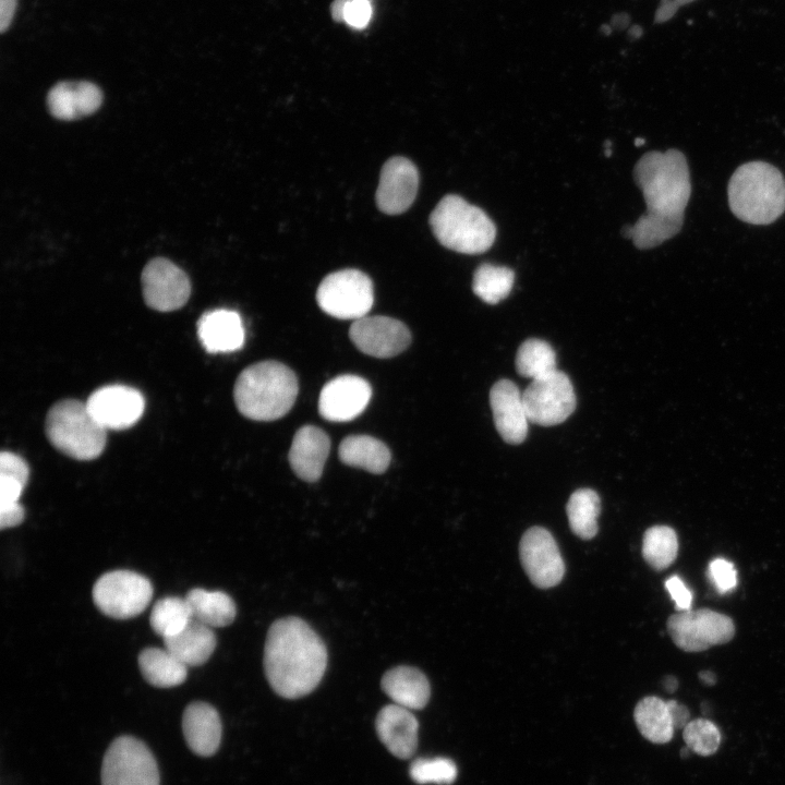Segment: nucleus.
I'll list each match as a JSON object with an SVG mask.
<instances>
[{"label":"nucleus","mask_w":785,"mask_h":785,"mask_svg":"<svg viewBox=\"0 0 785 785\" xmlns=\"http://www.w3.org/2000/svg\"><path fill=\"white\" fill-rule=\"evenodd\" d=\"M327 649L312 627L299 617L277 619L264 648V669L274 691L287 699L312 692L327 667Z\"/></svg>","instance_id":"obj_1"},{"label":"nucleus","mask_w":785,"mask_h":785,"mask_svg":"<svg viewBox=\"0 0 785 785\" xmlns=\"http://www.w3.org/2000/svg\"><path fill=\"white\" fill-rule=\"evenodd\" d=\"M633 179L653 219H681L691 194L685 155L674 148L648 152L636 164Z\"/></svg>","instance_id":"obj_2"},{"label":"nucleus","mask_w":785,"mask_h":785,"mask_svg":"<svg viewBox=\"0 0 785 785\" xmlns=\"http://www.w3.org/2000/svg\"><path fill=\"white\" fill-rule=\"evenodd\" d=\"M294 372L278 361H263L238 376L233 397L241 414L254 421H274L286 415L298 396Z\"/></svg>","instance_id":"obj_3"},{"label":"nucleus","mask_w":785,"mask_h":785,"mask_svg":"<svg viewBox=\"0 0 785 785\" xmlns=\"http://www.w3.org/2000/svg\"><path fill=\"white\" fill-rule=\"evenodd\" d=\"M732 213L751 225H769L785 212V179L764 161H749L732 174L727 186Z\"/></svg>","instance_id":"obj_4"},{"label":"nucleus","mask_w":785,"mask_h":785,"mask_svg":"<svg viewBox=\"0 0 785 785\" xmlns=\"http://www.w3.org/2000/svg\"><path fill=\"white\" fill-rule=\"evenodd\" d=\"M430 226L445 247L463 254L487 251L496 238L492 219L459 195L444 196L430 215Z\"/></svg>","instance_id":"obj_5"},{"label":"nucleus","mask_w":785,"mask_h":785,"mask_svg":"<svg viewBox=\"0 0 785 785\" xmlns=\"http://www.w3.org/2000/svg\"><path fill=\"white\" fill-rule=\"evenodd\" d=\"M45 431L51 445L76 460H93L104 450L106 428L89 412L86 402L64 399L47 413Z\"/></svg>","instance_id":"obj_6"},{"label":"nucleus","mask_w":785,"mask_h":785,"mask_svg":"<svg viewBox=\"0 0 785 785\" xmlns=\"http://www.w3.org/2000/svg\"><path fill=\"white\" fill-rule=\"evenodd\" d=\"M316 301L318 306L333 317L357 321L366 316L373 306V282L359 269L337 270L321 281Z\"/></svg>","instance_id":"obj_7"},{"label":"nucleus","mask_w":785,"mask_h":785,"mask_svg":"<svg viewBox=\"0 0 785 785\" xmlns=\"http://www.w3.org/2000/svg\"><path fill=\"white\" fill-rule=\"evenodd\" d=\"M153 596L150 581L131 570L104 573L93 587V600L98 609L116 619H128L144 612Z\"/></svg>","instance_id":"obj_8"},{"label":"nucleus","mask_w":785,"mask_h":785,"mask_svg":"<svg viewBox=\"0 0 785 785\" xmlns=\"http://www.w3.org/2000/svg\"><path fill=\"white\" fill-rule=\"evenodd\" d=\"M101 785H159L157 762L149 748L132 736L116 738L102 760Z\"/></svg>","instance_id":"obj_9"},{"label":"nucleus","mask_w":785,"mask_h":785,"mask_svg":"<svg viewBox=\"0 0 785 785\" xmlns=\"http://www.w3.org/2000/svg\"><path fill=\"white\" fill-rule=\"evenodd\" d=\"M666 626L674 643L686 652L705 651L735 635L732 618L709 608L678 612L668 617Z\"/></svg>","instance_id":"obj_10"},{"label":"nucleus","mask_w":785,"mask_h":785,"mask_svg":"<svg viewBox=\"0 0 785 785\" xmlns=\"http://www.w3.org/2000/svg\"><path fill=\"white\" fill-rule=\"evenodd\" d=\"M529 422L552 426L564 422L576 408V395L569 377L555 370L532 379L522 392Z\"/></svg>","instance_id":"obj_11"},{"label":"nucleus","mask_w":785,"mask_h":785,"mask_svg":"<svg viewBox=\"0 0 785 785\" xmlns=\"http://www.w3.org/2000/svg\"><path fill=\"white\" fill-rule=\"evenodd\" d=\"M141 281L146 305L159 312L182 307L191 294L188 275L164 257L153 258L145 265Z\"/></svg>","instance_id":"obj_12"},{"label":"nucleus","mask_w":785,"mask_h":785,"mask_svg":"<svg viewBox=\"0 0 785 785\" xmlns=\"http://www.w3.org/2000/svg\"><path fill=\"white\" fill-rule=\"evenodd\" d=\"M519 555L523 570L535 587L548 589L561 581L565 563L555 539L546 529H528L521 538Z\"/></svg>","instance_id":"obj_13"},{"label":"nucleus","mask_w":785,"mask_h":785,"mask_svg":"<svg viewBox=\"0 0 785 785\" xmlns=\"http://www.w3.org/2000/svg\"><path fill=\"white\" fill-rule=\"evenodd\" d=\"M349 337L363 353L375 358H391L404 351L411 342L408 327L387 316H364L354 321Z\"/></svg>","instance_id":"obj_14"},{"label":"nucleus","mask_w":785,"mask_h":785,"mask_svg":"<svg viewBox=\"0 0 785 785\" xmlns=\"http://www.w3.org/2000/svg\"><path fill=\"white\" fill-rule=\"evenodd\" d=\"M86 406L97 422L109 430H125L133 426L145 408L143 395L124 385H108L96 389Z\"/></svg>","instance_id":"obj_15"},{"label":"nucleus","mask_w":785,"mask_h":785,"mask_svg":"<svg viewBox=\"0 0 785 785\" xmlns=\"http://www.w3.org/2000/svg\"><path fill=\"white\" fill-rule=\"evenodd\" d=\"M371 397L372 388L367 381L357 375H340L321 390L318 411L331 422L351 421L365 410Z\"/></svg>","instance_id":"obj_16"},{"label":"nucleus","mask_w":785,"mask_h":785,"mask_svg":"<svg viewBox=\"0 0 785 785\" xmlns=\"http://www.w3.org/2000/svg\"><path fill=\"white\" fill-rule=\"evenodd\" d=\"M419 188V172L406 157L395 156L382 167L376 190V204L387 215L406 212L415 200Z\"/></svg>","instance_id":"obj_17"},{"label":"nucleus","mask_w":785,"mask_h":785,"mask_svg":"<svg viewBox=\"0 0 785 785\" xmlns=\"http://www.w3.org/2000/svg\"><path fill=\"white\" fill-rule=\"evenodd\" d=\"M494 424L502 438L511 445L522 443L528 434V415L522 392L509 379L496 382L490 391Z\"/></svg>","instance_id":"obj_18"},{"label":"nucleus","mask_w":785,"mask_h":785,"mask_svg":"<svg viewBox=\"0 0 785 785\" xmlns=\"http://www.w3.org/2000/svg\"><path fill=\"white\" fill-rule=\"evenodd\" d=\"M101 102V89L87 81L59 82L50 88L47 95L50 114L63 121L89 116L100 107Z\"/></svg>","instance_id":"obj_19"},{"label":"nucleus","mask_w":785,"mask_h":785,"mask_svg":"<svg viewBox=\"0 0 785 785\" xmlns=\"http://www.w3.org/2000/svg\"><path fill=\"white\" fill-rule=\"evenodd\" d=\"M375 728L381 741L399 759L411 758L418 747L419 723L411 710L387 704L377 714Z\"/></svg>","instance_id":"obj_20"},{"label":"nucleus","mask_w":785,"mask_h":785,"mask_svg":"<svg viewBox=\"0 0 785 785\" xmlns=\"http://www.w3.org/2000/svg\"><path fill=\"white\" fill-rule=\"evenodd\" d=\"M330 449L328 435L317 426L305 425L297 431L289 450L291 469L301 480L316 482L324 470Z\"/></svg>","instance_id":"obj_21"},{"label":"nucleus","mask_w":785,"mask_h":785,"mask_svg":"<svg viewBox=\"0 0 785 785\" xmlns=\"http://www.w3.org/2000/svg\"><path fill=\"white\" fill-rule=\"evenodd\" d=\"M182 730L189 748L195 754L210 757L220 745L221 720L213 705L195 701L183 712Z\"/></svg>","instance_id":"obj_22"},{"label":"nucleus","mask_w":785,"mask_h":785,"mask_svg":"<svg viewBox=\"0 0 785 785\" xmlns=\"http://www.w3.org/2000/svg\"><path fill=\"white\" fill-rule=\"evenodd\" d=\"M201 343L209 353H228L242 348L245 330L235 311L218 309L206 312L197 322Z\"/></svg>","instance_id":"obj_23"},{"label":"nucleus","mask_w":785,"mask_h":785,"mask_svg":"<svg viewBox=\"0 0 785 785\" xmlns=\"http://www.w3.org/2000/svg\"><path fill=\"white\" fill-rule=\"evenodd\" d=\"M382 689L395 704L409 710L423 709L431 696L426 676L420 669L407 665L387 671L382 678Z\"/></svg>","instance_id":"obj_24"},{"label":"nucleus","mask_w":785,"mask_h":785,"mask_svg":"<svg viewBox=\"0 0 785 785\" xmlns=\"http://www.w3.org/2000/svg\"><path fill=\"white\" fill-rule=\"evenodd\" d=\"M164 643L186 666H198L212 656L217 641L210 627L192 618L181 631L164 638Z\"/></svg>","instance_id":"obj_25"},{"label":"nucleus","mask_w":785,"mask_h":785,"mask_svg":"<svg viewBox=\"0 0 785 785\" xmlns=\"http://www.w3.org/2000/svg\"><path fill=\"white\" fill-rule=\"evenodd\" d=\"M339 459L347 466L371 473L385 472L390 463L388 447L369 435H350L339 446Z\"/></svg>","instance_id":"obj_26"},{"label":"nucleus","mask_w":785,"mask_h":785,"mask_svg":"<svg viewBox=\"0 0 785 785\" xmlns=\"http://www.w3.org/2000/svg\"><path fill=\"white\" fill-rule=\"evenodd\" d=\"M185 600L192 618L210 628L228 626L237 615L233 600L221 591L196 588L186 593Z\"/></svg>","instance_id":"obj_27"},{"label":"nucleus","mask_w":785,"mask_h":785,"mask_svg":"<svg viewBox=\"0 0 785 785\" xmlns=\"http://www.w3.org/2000/svg\"><path fill=\"white\" fill-rule=\"evenodd\" d=\"M138 667L145 680L158 688H170L184 683L188 666L166 648H146L138 655Z\"/></svg>","instance_id":"obj_28"},{"label":"nucleus","mask_w":785,"mask_h":785,"mask_svg":"<svg viewBox=\"0 0 785 785\" xmlns=\"http://www.w3.org/2000/svg\"><path fill=\"white\" fill-rule=\"evenodd\" d=\"M641 735L654 744H666L674 736V724L667 701L654 696L640 700L633 712Z\"/></svg>","instance_id":"obj_29"},{"label":"nucleus","mask_w":785,"mask_h":785,"mask_svg":"<svg viewBox=\"0 0 785 785\" xmlns=\"http://www.w3.org/2000/svg\"><path fill=\"white\" fill-rule=\"evenodd\" d=\"M566 511L573 534L583 540H590L596 535L601 502L595 491L591 488L575 491L569 497Z\"/></svg>","instance_id":"obj_30"},{"label":"nucleus","mask_w":785,"mask_h":785,"mask_svg":"<svg viewBox=\"0 0 785 785\" xmlns=\"http://www.w3.org/2000/svg\"><path fill=\"white\" fill-rule=\"evenodd\" d=\"M514 282L512 269L483 263L474 271L472 290L484 302L496 304L508 297Z\"/></svg>","instance_id":"obj_31"},{"label":"nucleus","mask_w":785,"mask_h":785,"mask_svg":"<svg viewBox=\"0 0 785 785\" xmlns=\"http://www.w3.org/2000/svg\"><path fill=\"white\" fill-rule=\"evenodd\" d=\"M515 365L519 375L535 379L557 369L556 353L545 340L529 338L518 348Z\"/></svg>","instance_id":"obj_32"},{"label":"nucleus","mask_w":785,"mask_h":785,"mask_svg":"<svg viewBox=\"0 0 785 785\" xmlns=\"http://www.w3.org/2000/svg\"><path fill=\"white\" fill-rule=\"evenodd\" d=\"M677 554L678 539L672 528L653 526L644 532L642 556L653 569H666L675 561Z\"/></svg>","instance_id":"obj_33"},{"label":"nucleus","mask_w":785,"mask_h":785,"mask_svg":"<svg viewBox=\"0 0 785 785\" xmlns=\"http://www.w3.org/2000/svg\"><path fill=\"white\" fill-rule=\"evenodd\" d=\"M192 620L190 606L184 599L167 596L158 600L150 613L153 630L167 638L181 631Z\"/></svg>","instance_id":"obj_34"},{"label":"nucleus","mask_w":785,"mask_h":785,"mask_svg":"<svg viewBox=\"0 0 785 785\" xmlns=\"http://www.w3.org/2000/svg\"><path fill=\"white\" fill-rule=\"evenodd\" d=\"M28 466L19 455L2 451L0 455V507L19 503L27 483Z\"/></svg>","instance_id":"obj_35"},{"label":"nucleus","mask_w":785,"mask_h":785,"mask_svg":"<svg viewBox=\"0 0 785 785\" xmlns=\"http://www.w3.org/2000/svg\"><path fill=\"white\" fill-rule=\"evenodd\" d=\"M410 776L418 784L448 785L457 777V766L448 758H419L410 765Z\"/></svg>","instance_id":"obj_36"},{"label":"nucleus","mask_w":785,"mask_h":785,"mask_svg":"<svg viewBox=\"0 0 785 785\" xmlns=\"http://www.w3.org/2000/svg\"><path fill=\"white\" fill-rule=\"evenodd\" d=\"M683 737L691 751L703 757L715 753L721 742L718 727L706 718L690 721L684 728Z\"/></svg>","instance_id":"obj_37"},{"label":"nucleus","mask_w":785,"mask_h":785,"mask_svg":"<svg viewBox=\"0 0 785 785\" xmlns=\"http://www.w3.org/2000/svg\"><path fill=\"white\" fill-rule=\"evenodd\" d=\"M331 16L337 22H345L352 28H365L372 19L371 0H335L330 8Z\"/></svg>","instance_id":"obj_38"},{"label":"nucleus","mask_w":785,"mask_h":785,"mask_svg":"<svg viewBox=\"0 0 785 785\" xmlns=\"http://www.w3.org/2000/svg\"><path fill=\"white\" fill-rule=\"evenodd\" d=\"M708 575L720 593L732 591L737 584V572L734 565L724 559L715 558L709 564Z\"/></svg>","instance_id":"obj_39"},{"label":"nucleus","mask_w":785,"mask_h":785,"mask_svg":"<svg viewBox=\"0 0 785 785\" xmlns=\"http://www.w3.org/2000/svg\"><path fill=\"white\" fill-rule=\"evenodd\" d=\"M665 588L675 602L678 612L688 611L691 607L692 594L684 581L673 576L665 581Z\"/></svg>","instance_id":"obj_40"},{"label":"nucleus","mask_w":785,"mask_h":785,"mask_svg":"<svg viewBox=\"0 0 785 785\" xmlns=\"http://www.w3.org/2000/svg\"><path fill=\"white\" fill-rule=\"evenodd\" d=\"M24 518H25V510L20 503L0 507V528L1 529L16 527L23 522Z\"/></svg>","instance_id":"obj_41"},{"label":"nucleus","mask_w":785,"mask_h":785,"mask_svg":"<svg viewBox=\"0 0 785 785\" xmlns=\"http://www.w3.org/2000/svg\"><path fill=\"white\" fill-rule=\"evenodd\" d=\"M667 704L675 729L685 728V726L690 722V713L687 706L678 703L675 700H668Z\"/></svg>","instance_id":"obj_42"},{"label":"nucleus","mask_w":785,"mask_h":785,"mask_svg":"<svg viewBox=\"0 0 785 785\" xmlns=\"http://www.w3.org/2000/svg\"><path fill=\"white\" fill-rule=\"evenodd\" d=\"M17 0H0V31L4 33L11 25L16 11Z\"/></svg>","instance_id":"obj_43"},{"label":"nucleus","mask_w":785,"mask_h":785,"mask_svg":"<svg viewBox=\"0 0 785 785\" xmlns=\"http://www.w3.org/2000/svg\"><path fill=\"white\" fill-rule=\"evenodd\" d=\"M692 1L695 0H663V4L656 14V22H663L668 20L674 15L678 7L690 3Z\"/></svg>","instance_id":"obj_44"},{"label":"nucleus","mask_w":785,"mask_h":785,"mask_svg":"<svg viewBox=\"0 0 785 785\" xmlns=\"http://www.w3.org/2000/svg\"><path fill=\"white\" fill-rule=\"evenodd\" d=\"M677 686H678V681L675 677L667 676L664 679V687L667 692H674L676 690Z\"/></svg>","instance_id":"obj_45"},{"label":"nucleus","mask_w":785,"mask_h":785,"mask_svg":"<svg viewBox=\"0 0 785 785\" xmlns=\"http://www.w3.org/2000/svg\"><path fill=\"white\" fill-rule=\"evenodd\" d=\"M699 677H700V679H701L704 684H706V685H714L715 681H716V680H715V679H716V678H715V675L712 674V673L709 672V671H703V672H701L700 675H699Z\"/></svg>","instance_id":"obj_46"},{"label":"nucleus","mask_w":785,"mask_h":785,"mask_svg":"<svg viewBox=\"0 0 785 785\" xmlns=\"http://www.w3.org/2000/svg\"><path fill=\"white\" fill-rule=\"evenodd\" d=\"M635 144H636L637 146H640V145L644 144V140H643V138H636Z\"/></svg>","instance_id":"obj_47"}]
</instances>
